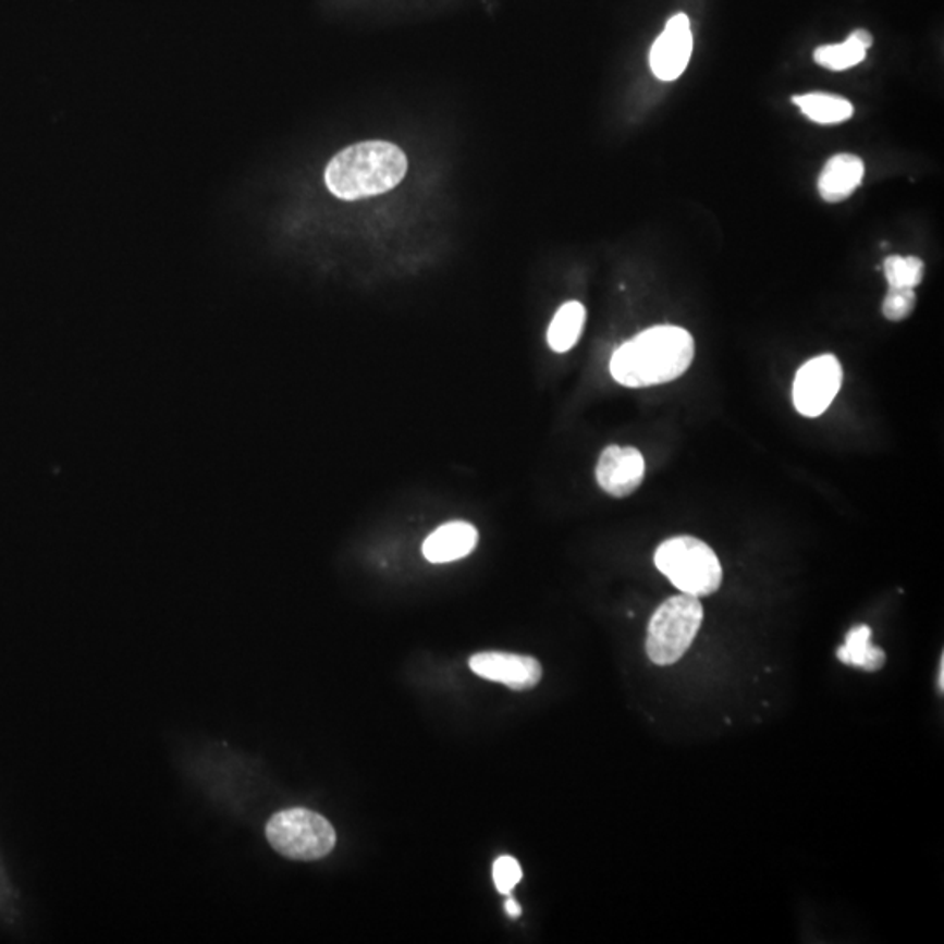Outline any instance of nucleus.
<instances>
[{
	"mask_svg": "<svg viewBox=\"0 0 944 944\" xmlns=\"http://www.w3.org/2000/svg\"><path fill=\"white\" fill-rule=\"evenodd\" d=\"M695 357V340L677 326H654L614 352L611 375L629 389L661 385L683 377Z\"/></svg>",
	"mask_w": 944,
	"mask_h": 944,
	"instance_id": "f257e3e1",
	"label": "nucleus"
},
{
	"mask_svg": "<svg viewBox=\"0 0 944 944\" xmlns=\"http://www.w3.org/2000/svg\"><path fill=\"white\" fill-rule=\"evenodd\" d=\"M883 271L891 287L915 289L922 284L925 265L915 256H891L883 262Z\"/></svg>",
	"mask_w": 944,
	"mask_h": 944,
	"instance_id": "dca6fc26",
	"label": "nucleus"
},
{
	"mask_svg": "<svg viewBox=\"0 0 944 944\" xmlns=\"http://www.w3.org/2000/svg\"><path fill=\"white\" fill-rule=\"evenodd\" d=\"M654 563L669 581L691 597L715 593L723 583V567L718 554L697 537L678 536L663 542Z\"/></svg>",
	"mask_w": 944,
	"mask_h": 944,
	"instance_id": "7ed1b4c3",
	"label": "nucleus"
},
{
	"mask_svg": "<svg viewBox=\"0 0 944 944\" xmlns=\"http://www.w3.org/2000/svg\"><path fill=\"white\" fill-rule=\"evenodd\" d=\"M408 172L401 147L383 140L354 144L338 152L326 169V186L345 201L383 195L400 186Z\"/></svg>",
	"mask_w": 944,
	"mask_h": 944,
	"instance_id": "f03ea898",
	"label": "nucleus"
},
{
	"mask_svg": "<svg viewBox=\"0 0 944 944\" xmlns=\"http://www.w3.org/2000/svg\"><path fill=\"white\" fill-rule=\"evenodd\" d=\"M469 666L479 677L504 684L515 691L532 689L542 678V666L536 658L511 652H478L470 657Z\"/></svg>",
	"mask_w": 944,
	"mask_h": 944,
	"instance_id": "6e6552de",
	"label": "nucleus"
},
{
	"mask_svg": "<svg viewBox=\"0 0 944 944\" xmlns=\"http://www.w3.org/2000/svg\"><path fill=\"white\" fill-rule=\"evenodd\" d=\"M793 102L799 107V111L807 115L808 120L819 124H839L850 120L856 109L850 100L833 94H811L793 97Z\"/></svg>",
	"mask_w": 944,
	"mask_h": 944,
	"instance_id": "4468645a",
	"label": "nucleus"
},
{
	"mask_svg": "<svg viewBox=\"0 0 944 944\" xmlns=\"http://www.w3.org/2000/svg\"><path fill=\"white\" fill-rule=\"evenodd\" d=\"M843 369L831 354L819 355L802 364L794 380V406L802 417H821L842 389Z\"/></svg>",
	"mask_w": 944,
	"mask_h": 944,
	"instance_id": "423d86ee",
	"label": "nucleus"
},
{
	"mask_svg": "<svg viewBox=\"0 0 944 944\" xmlns=\"http://www.w3.org/2000/svg\"><path fill=\"white\" fill-rule=\"evenodd\" d=\"M267 838L280 856L317 860L331 854L336 845V831L319 813L306 808H291L271 817Z\"/></svg>",
	"mask_w": 944,
	"mask_h": 944,
	"instance_id": "39448f33",
	"label": "nucleus"
},
{
	"mask_svg": "<svg viewBox=\"0 0 944 944\" xmlns=\"http://www.w3.org/2000/svg\"><path fill=\"white\" fill-rule=\"evenodd\" d=\"M504 908H506V914L510 915L511 918H518L519 915H522V906L516 903L515 897H507Z\"/></svg>",
	"mask_w": 944,
	"mask_h": 944,
	"instance_id": "6ab92c4d",
	"label": "nucleus"
},
{
	"mask_svg": "<svg viewBox=\"0 0 944 944\" xmlns=\"http://www.w3.org/2000/svg\"><path fill=\"white\" fill-rule=\"evenodd\" d=\"M646 476V461L642 453L632 446L611 444L603 450L597 464V481L609 495H632L642 485Z\"/></svg>",
	"mask_w": 944,
	"mask_h": 944,
	"instance_id": "1a4fd4ad",
	"label": "nucleus"
},
{
	"mask_svg": "<svg viewBox=\"0 0 944 944\" xmlns=\"http://www.w3.org/2000/svg\"><path fill=\"white\" fill-rule=\"evenodd\" d=\"M836 654L845 665L857 666L866 672H876L887 660L885 651L871 643V628L868 625L851 628Z\"/></svg>",
	"mask_w": 944,
	"mask_h": 944,
	"instance_id": "ddd939ff",
	"label": "nucleus"
},
{
	"mask_svg": "<svg viewBox=\"0 0 944 944\" xmlns=\"http://www.w3.org/2000/svg\"><path fill=\"white\" fill-rule=\"evenodd\" d=\"M479 534L467 522H450L436 528L421 545V553L430 563H449L466 559L478 545Z\"/></svg>",
	"mask_w": 944,
	"mask_h": 944,
	"instance_id": "9d476101",
	"label": "nucleus"
},
{
	"mask_svg": "<svg viewBox=\"0 0 944 944\" xmlns=\"http://www.w3.org/2000/svg\"><path fill=\"white\" fill-rule=\"evenodd\" d=\"M865 161L859 156L842 152L831 158L819 177V193L827 204L847 200L865 179Z\"/></svg>",
	"mask_w": 944,
	"mask_h": 944,
	"instance_id": "9b49d317",
	"label": "nucleus"
},
{
	"mask_svg": "<svg viewBox=\"0 0 944 944\" xmlns=\"http://www.w3.org/2000/svg\"><path fill=\"white\" fill-rule=\"evenodd\" d=\"M917 306V294L914 289L908 287H891L887 296L883 299L882 311L885 319L892 322L908 319L909 315L914 314Z\"/></svg>",
	"mask_w": 944,
	"mask_h": 944,
	"instance_id": "f3484780",
	"label": "nucleus"
},
{
	"mask_svg": "<svg viewBox=\"0 0 944 944\" xmlns=\"http://www.w3.org/2000/svg\"><path fill=\"white\" fill-rule=\"evenodd\" d=\"M871 45H873V37L868 30H856L851 32L850 37L842 45H825L817 48L813 58L821 68L834 72L847 71L865 60Z\"/></svg>",
	"mask_w": 944,
	"mask_h": 944,
	"instance_id": "f8f14e48",
	"label": "nucleus"
},
{
	"mask_svg": "<svg viewBox=\"0 0 944 944\" xmlns=\"http://www.w3.org/2000/svg\"><path fill=\"white\" fill-rule=\"evenodd\" d=\"M703 623V605L691 594H677L661 603L649 623L646 651L654 665L677 663L691 648Z\"/></svg>",
	"mask_w": 944,
	"mask_h": 944,
	"instance_id": "20e7f679",
	"label": "nucleus"
},
{
	"mask_svg": "<svg viewBox=\"0 0 944 944\" xmlns=\"http://www.w3.org/2000/svg\"><path fill=\"white\" fill-rule=\"evenodd\" d=\"M691 53L692 34L689 19L683 13L675 14L652 45L649 54L652 74L660 81L678 79L689 65Z\"/></svg>",
	"mask_w": 944,
	"mask_h": 944,
	"instance_id": "0eeeda50",
	"label": "nucleus"
},
{
	"mask_svg": "<svg viewBox=\"0 0 944 944\" xmlns=\"http://www.w3.org/2000/svg\"><path fill=\"white\" fill-rule=\"evenodd\" d=\"M937 686H940V692H943V689H944V658H941V661H940V683H937Z\"/></svg>",
	"mask_w": 944,
	"mask_h": 944,
	"instance_id": "aec40b11",
	"label": "nucleus"
},
{
	"mask_svg": "<svg viewBox=\"0 0 944 944\" xmlns=\"http://www.w3.org/2000/svg\"><path fill=\"white\" fill-rule=\"evenodd\" d=\"M585 320L586 310L581 303L567 302L560 306L548 329V343L551 351L563 354L576 346L577 340L581 338Z\"/></svg>",
	"mask_w": 944,
	"mask_h": 944,
	"instance_id": "2eb2a0df",
	"label": "nucleus"
},
{
	"mask_svg": "<svg viewBox=\"0 0 944 944\" xmlns=\"http://www.w3.org/2000/svg\"><path fill=\"white\" fill-rule=\"evenodd\" d=\"M522 876H524L522 866H519L515 857L502 856L495 860V865H493V882H495L496 891L504 894V896H510L513 888L518 885Z\"/></svg>",
	"mask_w": 944,
	"mask_h": 944,
	"instance_id": "a211bd4d",
	"label": "nucleus"
}]
</instances>
